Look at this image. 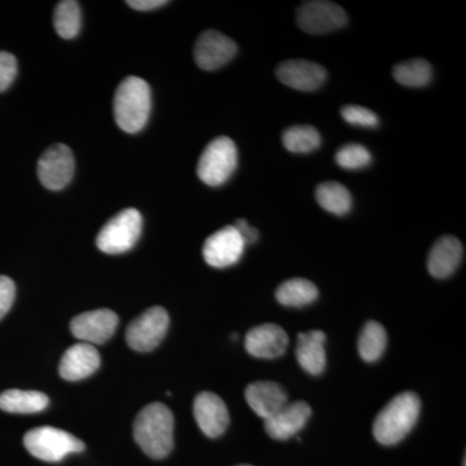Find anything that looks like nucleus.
<instances>
[{"mask_svg": "<svg viewBox=\"0 0 466 466\" xmlns=\"http://www.w3.org/2000/svg\"><path fill=\"white\" fill-rule=\"evenodd\" d=\"M134 438L149 458L165 459L174 447V416L162 403L144 407L134 422Z\"/></svg>", "mask_w": 466, "mask_h": 466, "instance_id": "obj_1", "label": "nucleus"}, {"mask_svg": "<svg viewBox=\"0 0 466 466\" xmlns=\"http://www.w3.org/2000/svg\"><path fill=\"white\" fill-rule=\"evenodd\" d=\"M421 400L415 392L404 391L392 398L373 424V435L383 446H394L410 434L419 420Z\"/></svg>", "mask_w": 466, "mask_h": 466, "instance_id": "obj_2", "label": "nucleus"}, {"mask_svg": "<svg viewBox=\"0 0 466 466\" xmlns=\"http://www.w3.org/2000/svg\"><path fill=\"white\" fill-rule=\"evenodd\" d=\"M152 106L150 87L139 76H127L116 87L115 94L116 124L128 134H137L146 127Z\"/></svg>", "mask_w": 466, "mask_h": 466, "instance_id": "obj_3", "label": "nucleus"}, {"mask_svg": "<svg viewBox=\"0 0 466 466\" xmlns=\"http://www.w3.org/2000/svg\"><path fill=\"white\" fill-rule=\"evenodd\" d=\"M24 444L34 458L48 462L61 461L70 453L82 452L86 449L84 441L75 435L52 426H41L27 431Z\"/></svg>", "mask_w": 466, "mask_h": 466, "instance_id": "obj_4", "label": "nucleus"}, {"mask_svg": "<svg viewBox=\"0 0 466 466\" xmlns=\"http://www.w3.org/2000/svg\"><path fill=\"white\" fill-rule=\"evenodd\" d=\"M143 229L142 214L137 208H125L104 225L96 238L103 253L122 254L133 249Z\"/></svg>", "mask_w": 466, "mask_h": 466, "instance_id": "obj_5", "label": "nucleus"}, {"mask_svg": "<svg viewBox=\"0 0 466 466\" xmlns=\"http://www.w3.org/2000/svg\"><path fill=\"white\" fill-rule=\"evenodd\" d=\"M238 167V148L233 140L220 137L208 144L198 159V175L210 187L225 184Z\"/></svg>", "mask_w": 466, "mask_h": 466, "instance_id": "obj_6", "label": "nucleus"}, {"mask_svg": "<svg viewBox=\"0 0 466 466\" xmlns=\"http://www.w3.org/2000/svg\"><path fill=\"white\" fill-rule=\"evenodd\" d=\"M168 324L170 318L167 309L161 306L150 308L128 325L126 342L135 351H152L167 336Z\"/></svg>", "mask_w": 466, "mask_h": 466, "instance_id": "obj_7", "label": "nucleus"}, {"mask_svg": "<svg viewBox=\"0 0 466 466\" xmlns=\"http://www.w3.org/2000/svg\"><path fill=\"white\" fill-rule=\"evenodd\" d=\"M297 24L305 33L321 35L342 29L348 24V15L336 3L314 0L300 5Z\"/></svg>", "mask_w": 466, "mask_h": 466, "instance_id": "obj_8", "label": "nucleus"}, {"mask_svg": "<svg viewBox=\"0 0 466 466\" xmlns=\"http://www.w3.org/2000/svg\"><path fill=\"white\" fill-rule=\"evenodd\" d=\"M76 161L72 149L66 144H54L43 152L38 161V177L50 191H60L72 182Z\"/></svg>", "mask_w": 466, "mask_h": 466, "instance_id": "obj_9", "label": "nucleus"}, {"mask_svg": "<svg viewBox=\"0 0 466 466\" xmlns=\"http://www.w3.org/2000/svg\"><path fill=\"white\" fill-rule=\"evenodd\" d=\"M245 242L233 226H227L208 236L202 248V256L208 266L216 268L236 265L241 259Z\"/></svg>", "mask_w": 466, "mask_h": 466, "instance_id": "obj_10", "label": "nucleus"}, {"mask_svg": "<svg viewBox=\"0 0 466 466\" xmlns=\"http://www.w3.org/2000/svg\"><path fill=\"white\" fill-rule=\"evenodd\" d=\"M118 315L109 309L84 312L73 319L70 330L76 339L90 345H101L108 341L118 327Z\"/></svg>", "mask_w": 466, "mask_h": 466, "instance_id": "obj_11", "label": "nucleus"}, {"mask_svg": "<svg viewBox=\"0 0 466 466\" xmlns=\"http://www.w3.org/2000/svg\"><path fill=\"white\" fill-rule=\"evenodd\" d=\"M236 54L238 45L217 30L202 33L195 45L196 64L204 70H216L225 66Z\"/></svg>", "mask_w": 466, "mask_h": 466, "instance_id": "obj_12", "label": "nucleus"}, {"mask_svg": "<svg viewBox=\"0 0 466 466\" xmlns=\"http://www.w3.org/2000/svg\"><path fill=\"white\" fill-rule=\"evenodd\" d=\"M193 415L202 433L208 438L220 437L229 425V413L222 398L202 391L193 403Z\"/></svg>", "mask_w": 466, "mask_h": 466, "instance_id": "obj_13", "label": "nucleus"}, {"mask_svg": "<svg viewBox=\"0 0 466 466\" xmlns=\"http://www.w3.org/2000/svg\"><path fill=\"white\" fill-rule=\"evenodd\" d=\"M288 345L289 337L280 325L276 324L251 328L245 337V349L254 358H280L287 351Z\"/></svg>", "mask_w": 466, "mask_h": 466, "instance_id": "obj_14", "label": "nucleus"}, {"mask_svg": "<svg viewBox=\"0 0 466 466\" xmlns=\"http://www.w3.org/2000/svg\"><path fill=\"white\" fill-rule=\"evenodd\" d=\"M281 84L299 91H315L327 79V70L308 60H288L276 69Z\"/></svg>", "mask_w": 466, "mask_h": 466, "instance_id": "obj_15", "label": "nucleus"}, {"mask_svg": "<svg viewBox=\"0 0 466 466\" xmlns=\"http://www.w3.org/2000/svg\"><path fill=\"white\" fill-rule=\"evenodd\" d=\"M311 407L306 401L287 403L274 416L265 420V429L276 441H287L302 431L311 417Z\"/></svg>", "mask_w": 466, "mask_h": 466, "instance_id": "obj_16", "label": "nucleus"}, {"mask_svg": "<svg viewBox=\"0 0 466 466\" xmlns=\"http://www.w3.org/2000/svg\"><path fill=\"white\" fill-rule=\"evenodd\" d=\"M100 367V354L90 343H76L61 358L58 373L66 381H79L94 375Z\"/></svg>", "mask_w": 466, "mask_h": 466, "instance_id": "obj_17", "label": "nucleus"}, {"mask_svg": "<svg viewBox=\"0 0 466 466\" xmlns=\"http://www.w3.org/2000/svg\"><path fill=\"white\" fill-rule=\"evenodd\" d=\"M245 398L253 412L267 420L288 403L287 391L283 386L272 381L250 383L245 390Z\"/></svg>", "mask_w": 466, "mask_h": 466, "instance_id": "obj_18", "label": "nucleus"}, {"mask_svg": "<svg viewBox=\"0 0 466 466\" xmlns=\"http://www.w3.org/2000/svg\"><path fill=\"white\" fill-rule=\"evenodd\" d=\"M464 248L453 236H443L429 253L428 271L435 279L450 278L461 263Z\"/></svg>", "mask_w": 466, "mask_h": 466, "instance_id": "obj_19", "label": "nucleus"}, {"mask_svg": "<svg viewBox=\"0 0 466 466\" xmlns=\"http://www.w3.org/2000/svg\"><path fill=\"white\" fill-rule=\"evenodd\" d=\"M325 341L327 336L321 330H309L299 334L296 357L299 366L312 376H319L324 372L327 364L325 355Z\"/></svg>", "mask_w": 466, "mask_h": 466, "instance_id": "obj_20", "label": "nucleus"}, {"mask_svg": "<svg viewBox=\"0 0 466 466\" xmlns=\"http://www.w3.org/2000/svg\"><path fill=\"white\" fill-rule=\"evenodd\" d=\"M50 400L41 391H25L18 389L0 394V410L8 413H36L47 408Z\"/></svg>", "mask_w": 466, "mask_h": 466, "instance_id": "obj_21", "label": "nucleus"}, {"mask_svg": "<svg viewBox=\"0 0 466 466\" xmlns=\"http://www.w3.org/2000/svg\"><path fill=\"white\" fill-rule=\"evenodd\" d=\"M319 297L317 285L306 279H290L276 290V299L288 308H302L315 302Z\"/></svg>", "mask_w": 466, "mask_h": 466, "instance_id": "obj_22", "label": "nucleus"}, {"mask_svg": "<svg viewBox=\"0 0 466 466\" xmlns=\"http://www.w3.org/2000/svg\"><path fill=\"white\" fill-rule=\"evenodd\" d=\"M315 198L324 210L334 216H346L352 208L351 193L339 182L319 184Z\"/></svg>", "mask_w": 466, "mask_h": 466, "instance_id": "obj_23", "label": "nucleus"}, {"mask_svg": "<svg viewBox=\"0 0 466 466\" xmlns=\"http://www.w3.org/2000/svg\"><path fill=\"white\" fill-rule=\"evenodd\" d=\"M388 345L385 328L377 321H368L359 336L358 350L361 359L367 363L379 360Z\"/></svg>", "mask_w": 466, "mask_h": 466, "instance_id": "obj_24", "label": "nucleus"}, {"mask_svg": "<svg viewBox=\"0 0 466 466\" xmlns=\"http://www.w3.org/2000/svg\"><path fill=\"white\" fill-rule=\"evenodd\" d=\"M395 81L406 87H424L433 78V67L422 58L404 61L392 70Z\"/></svg>", "mask_w": 466, "mask_h": 466, "instance_id": "obj_25", "label": "nucleus"}, {"mask_svg": "<svg viewBox=\"0 0 466 466\" xmlns=\"http://www.w3.org/2000/svg\"><path fill=\"white\" fill-rule=\"evenodd\" d=\"M54 25L61 38H76L82 26V12L79 3L75 0L58 2L54 12Z\"/></svg>", "mask_w": 466, "mask_h": 466, "instance_id": "obj_26", "label": "nucleus"}, {"mask_svg": "<svg viewBox=\"0 0 466 466\" xmlns=\"http://www.w3.org/2000/svg\"><path fill=\"white\" fill-rule=\"evenodd\" d=\"M283 144L291 153H309L320 147L321 137L312 126H293L284 131Z\"/></svg>", "mask_w": 466, "mask_h": 466, "instance_id": "obj_27", "label": "nucleus"}, {"mask_svg": "<svg viewBox=\"0 0 466 466\" xmlns=\"http://www.w3.org/2000/svg\"><path fill=\"white\" fill-rule=\"evenodd\" d=\"M336 162L345 170H360L372 162V156L360 144H348L337 152Z\"/></svg>", "mask_w": 466, "mask_h": 466, "instance_id": "obj_28", "label": "nucleus"}, {"mask_svg": "<svg viewBox=\"0 0 466 466\" xmlns=\"http://www.w3.org/2000/svg\"><path fill=\"white\" fill-rule=\"evenodd\" d=\"M343 119L348 124L359 127H377L380 125L379 116L372 110L359 106H343L341 110Z\"/></svg>", "mask_w": 466, "mask_h": 466, "instance_id": "obj_29", "label": "nucleus"}, {"mask_svg": "<svg viewBox=\"0 0 466 466\" xmlns=\"http://www.w3.org/2000/svg\"><path fill=\"white\" fill-rule=\"evenodd\" d=\"M17 76V60L9 52H0V92L7 90Z\"/></svg>", "mask_w": 466, "mask_h": 466, "instance_id": "obj_30", "label": "nucleus"}, {"mask_svg": "<svg viewBox=\"0 0 466 466\" xmlns=\"http://www.w3.org/2000/svg\"><path fill=\"white\" fill-rule=\"evenodd\" d=\"M16 296V285L8 276L0 275V320L7 315Z\"/></svg>", "mask_w": 466, "mask_h": 466, "instance_id": "obj_31", "label": "nucleus"}, {"mask_svg": "<svg viewBox=\"0 0 466 466\" xmlns=\"http://www.w3.org/2000/svg\"><path fill=\"white\" fill-rule=\"evenodd\" d=\"M238 229V233H240L242 240H244L245 245L254 244V242L258 241L259 232L258 229L251 227L249 223L245 219L236 220L235 225H232Z\"/></svg>", "mask_w": 466, "mask_h": 466, "instance_id": "obj_32", "label": "nucleus"}, {"mask_svg": "<svg viewBox=\"0 0 466 466\" xmlns=\"http://www.w3.org/2000/svg\"><path fill=\"white\" fill-rule=\"evenodd\" d=\"M126 5L137 9V11L146 12L162 7V5H167V0H128Z\"/></svg>", "mask_w": 466, "mask_h": 466, "instance_id": "obj_33", "label": "nucleus"}, {"mask_svg": "<svg viewBox=\"0 0 466 466\" xmlns=\"http://www.w3.org/2000/svg\"><path fill=\"white\" fill-rule=\"evenodd\" d=\"M238 466H251V465H238Z\"/></svg>", "mask_w": 466, "mask_h": 466, "instance_id": "obj_34", "label": "nucleus"}]
</instances>
